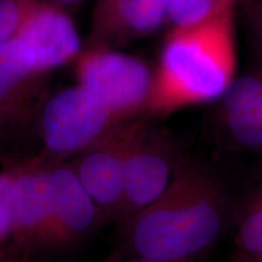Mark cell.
Returning a JSON list of instances; mask_svg holds the SVG:
<instances>
[{"label": "cell", "instance_id": "6da1fadb", "mask_svg": "<svg viewBox=\"0 0 262 262\" xmlns=\"http://www.w3.org/2000/svg\"><path fill=\"white\" fill-rule=\"evenodd\" d=\"M225 219V195L216 180L182 159L163 194L120 227L137 257L195 261L220 237Z\"/></svg>", "mask_w": 262, "mask_h": 262}, {"label": "cell", "instance_id": "7a4b0ae2", "mask_svg": "<svg viewBox=\"0 0 262 262\" xmlns=\"http://www.w3.org/2000/svg\"><path fill=\"white\" fill-rule=\"evenodd\" d=\"M233 9L189 27L172 28L164 42L147 112L165 116L220 100L237 73Z\"/></svg>", "mask_w": 262, "mask_h": 262}, {"label": "cell", "instance_id": "3957f363", "mask_svg": "<svg viewBox=\"0 0 262 262\" xmlns=\"http://www.w3.org/2000/svg\"><path fill=\"white\" fill-rule=\"evenodd\" d=\"M77 58L78 85L94 95L117 123L147 112L153 71L146 62L102 47H88Z\"/></svg>", "mask_w": 262, "mask_h": 262}, {"label": "cell", "instance_id": "277c9868", "mask_svg": "<svg viewBox=\"0 0 262 262\" xmlns=\"http://www.w3.org/2000/svg\"><path fill=\"white\" fill-rule=\"evenodd\" d=\"M118 124L110 111L80 85L55 94L42 107V158L51 164L75 157Z\"/></svg>", "mask_w": 262, "mask_h": 262}, {"label": "cell", "instance_id": "5b68a950", "mask_svg": "<svg viewBox=\"0 0 262 262\" xmlns=\"http://www.w3.org/2000/svg\"><path fill=\"white\" fill-rule=\"evenodd\" d=\"M181 160L165 131L141 120L125 163L122 203L116 220L119 226L163 194Z\"/></svg>", "mask_w": 262, "mask_h": 262}, {"label": "cell", "instance_id": "8992f818", "mask_svg": "<svg viewBox=\"0 0 262 262\" xmlns=\"http://www.w3.org/2000/svg\"><path fill=\"white\" fill-rule=\"evenodd\" d=\"M140 119L118 123L70 163L104 220H117L124 189L127 153Z\"/></svg>", "mask_w": 262, "mask_h": 262}, {"label": "cell", "instance_id": "52a82bcc", "mask_svg": "<svg viewBox=\"0 0 262 262\" xmlns=\"http://www.w3.org/2000/svg\"><path fill=\"white\" fill-rule=\"evenodd\" d=\"M11 238L22 250L49 249L51 227L50 163L31 158L10 166Z\"/></svg>", "mask_w": 262, "mask_h": 262}, {"label": "cell", "instance_id": "ba28073f", "mask_svg": "<svg viewBox=\"0 0 262 262\" xmlns=\"http://www.w3.org/2000/svg\"><path fill=\"white\" fill-rule=\"evenodd\" d=\"M44 74L31 49L18 38L0 45V143L9 142L31 120Z\"/></svg>", "mask_w": 262, "mask_h": 262}, {"label": "cell", "instance_id": "9c48e42d", "mask_svg": "<svg viewBox=\"0 0 262 262\" xmlns=\"http://www.w3.org/2000/svg\"><path fill=\"white\" fill-rule=\"evenodd\" d=\"M51 227L49 249L84 241L104 220L102 212L81 186L71 164L50 163Z\"/></svg>", "mask_w": 262, "mask_h": 262}, {"label": "cell", "instance_id": "30bf717a", "mask_svg": "<svg viewBox=\"0 0 262 262\" xmlns=\"http://www.w3.org/2000/svg\"><path fill=\"white\" fill-rule=\"evenodd\" d=\"M15 37L31 49L42 73L74 60L81 52L72 18L48 2L33 0Z\"/></svg>", "mask_w": 262, "mask_h": 262}, {"label": "cell", "instance_id": "8fae6325", "mask_svg": "<svg viewBox=\"0 0 262 262\" xmlns=\"http://www.w3.org/2000/svg\"><path fill=\"white\" fill-rule=\"evenodd\" d=\"M168 0H97L89 48H112L143 38L168 21Z\"/></svg>", "mask_w": 262, "mask_h": 262}, {"label": "cell", "instance_id": "7c38bea8", "mask_svg": "<svg viewBox=\"0 0 262 262\" xmlns=\"http://www.w3.org/2000/svg\"><path fill=\"white\" fill-rule=\"evenodd\" d=\"M217 119L235 146L262 152V60L232 81L220 98Z\"/></svg>", "mask_w": 262, "mask_h": 262}, {"label": "cell", "instance_id": "4fadbf2b", "mask_svg": "<svg viewBox=\"0 0 262 262\" xmlns=\"http://www.w3.org/2000/svg\"><path fill=\"white\" fill-rule=\"evenodd\" d=\"M231 262H262V182L239 222Z\"/></svg>", "mask_w": 262, "mask_h": 262}, {"label": "cell", "instance_id": "5bb4252c", "mask_svg": "<svg viewBox=\"0 0 262 262\" xmlns=\"http://www.w3.org/2000/svg\"><path fill=\"white\" fill-rule=\"evenodd\" d=\"M235 0H168V21L182 28L208 21L233 9Z\"/></svg>", "mask_w": 262, "mask_h": 262}, {"label": "cell", "instance_id": "9a60e30c", "mask_svg": "<svg viewBox=\"0 0 262 262\" xmlns=\"http://www.w3.org/2000/svg\"><path fill=\"white\" fill-rule=\"evenodd\" d=\"M33 0H0V45L17 33Z\"/></svg>", "mask_w": 262, "mask_h": 262}, {"label": "cell", "instance_id": "2e32d148", "mask_svg": "<svg viewBox=\"0 0 262 262\" xmlns=\"http://www.w3.org/2000/svg\"><path fill=\"white\" fill-rule=\"evenodd\" d=\"M253 39L258 52L262 56V0L251 2L248 9Z\"/></svg>", "mask_w": 262, "mask_h": 262}, {"label": "cell", "instance_id": "e0dca14e", "mask_svg": "<svg viewBox=\"0 0 262 262\" xmlns=\"http://www.w3.org/2000/svg\"><path fill=\"white\" fill-rule=\"evenodd\" d=\"M22 262H49V261H39V260H34V258H29L26 257L22 260ZM123 262H195V261H164V260H156V258H147V257H137L131 258V260L127 261H123Z\"/></svg>", "mask_w": 262, "mask_h": 262}, {"label": "cell", "instance_id": "ac0fdd59", "mask_svg": "<svg viewBox=\"0 0 262 262\" xmlns=\"http://www.w3.org/2000/svg\"><path fill=\"white\" fill-rule=\"evenodd\" d=\"M81 0H49L48 3L57 6V8L63 9V8H70V6H74L79 4Z\"/></svg>", "mask_w": 262, "mask_h": 262}]
</instances>
